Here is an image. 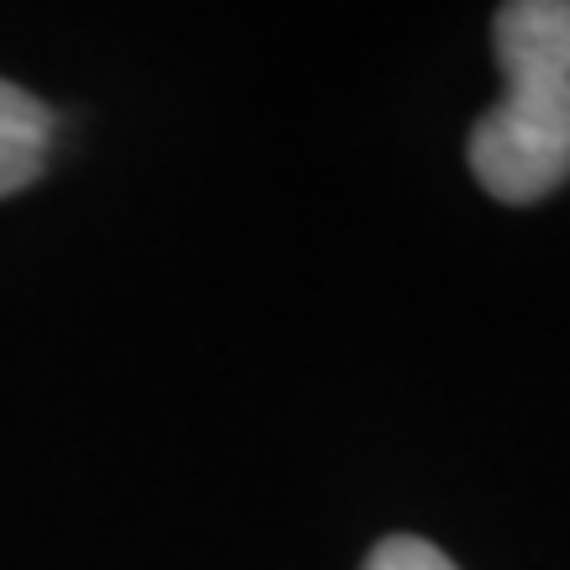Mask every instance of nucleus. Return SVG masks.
<instances>
[{
    "label": "nucleus",
    "instance_id": "3",
    "mask_svg": "<svg viewBox=\"0 0 570 570\" xmlns=\"http://www.w3.org/2000/svg\"><path fill=\"white\" fill-rule=\"evenodd\" d=\"M365 570H460V566H454L439 544H428V539L391 533V539H381V544L370 550Z\"/></svg>",
    "mask_w": 570,
    "mask_h": 570
},
{
    "label": "nucleus",
    "instance_id": "1",
    "mask_svg": "<svg viewBox=\"0 0 570 570\" xmlns=\"http://www.w3.org/2000/svg\"><path fill=\"white\" fill-rule=\"evenodd\" d=\"M491 42L508 85L470 127V169L497 202L529 206L570 180V0H512Z\"/></svg>",
    "mask_w": 570,
    "mask_h": 570
},
{
    "label": "nucleus",
    "instance_id": "2",
    "mask_svg": "<svg viewBox=\"0 0 570 570\" xmlns=\"http://www.w3.org/2000/svg\"><path fill=\"white\" fill-rule=\"evenodd\" d=\"M48 138H53V111L38 96H27L21 85L0 80V196L38 180Z\"/></svg>",
    "mask_w": 570,
    "mask_h": 570
}]
</instances>
